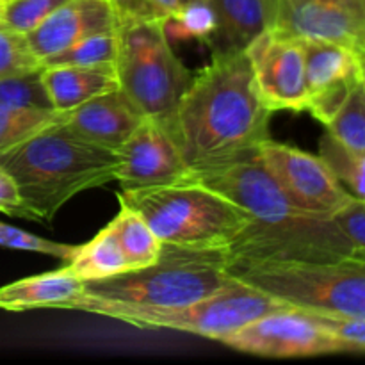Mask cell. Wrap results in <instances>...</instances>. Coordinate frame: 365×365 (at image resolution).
Masks as SVG:
<instances>
[{"mask_svg":"<svg viewBox=\"0 0 365 365\" xmlns=\"http://www.w3.org/2000/svg\"><path fill=\"white\" fill-rule=\"evenodd\" d=\"M269 120L245 50L212 52L182 96L171 134L198 171L253 152L269 138Z\"/></svg>","mask_w":365,"mask_h":365,"instance_id":"1","label":"cell"},{"mask_svg":"<svg viewBox=\"0 0 365 365\" xmlns=\"http://www.w3.org/2000/svg\"><path fill=\"white\" fill-rule=\"evenodd\" d=\"M118 164V150L78 138L61 123V118L0 153V166L14 178L25 207L38 221L52 220L82 191L109 184Z\"/></svg>","mask_w":365,"mask_h":365,"instance_id":"2","label":"cell"},{"mask_svg":"<svg viewBox=\"0 0 365 365\" xmlns=\"http://www.w3.org/2000/svg\"><path fill=\"white\" fill-rule=\"evenodd\" d=\"M118 202L141 214L163 246L191 252H223L252 221L245 209L191 177L121 189Z\"/></svg>","mask_w":365,"mask_h":365,"instance_id":"3","label":"cell"},{"mask_svg":"<svg viewBox=\"0 0 365 365\" xmlns=\"http://www.w3.org/2000/svg\"><path fill=\"white\" fill-rule=\"evenodd\" d=\"M230 280L221 252L163 246L159 260L152 266L86 282L84 296L107 305L177 309L212 294Z\"/></svg>","mask_w":365,"mask_h":365,"instance_id":"4","label":"cell"},{"mask_svg":"<svg viewBox=\"0 0 365 365\" xmlns=\"http://www.w3.org/2000/svg\"><path fill=\"white\" fill-rule=\"evenodd\" d=\"M287 307L291 305L232 277L225 287L212 294L177 309L107 305L82 294L71 303L70 310L110 317L141 330H177L221 342L252 321Z\"/></svg>","mask_w":365,"mask_h":365,"instance_id":"5","label":"cell"},{"mask_svg":"<svg viewBox=\"0 0 365 365\" xmlns=\"http://www.w3.org/2000/svg\"><path fill=\"white\" fill-rule=\"evenodd\" d=\"M116 73L120 89L145 118L173 128L178 103L192 73L171 48L164 20L138 21L118 29Z\"/></svg>","mask_w":365,"mask_h":365,"instance_id":"6","label":"cell"},{"mask_svg":"<svg viewBox=\"0 0 365 365\" xmlns=\"http://www.w3.org/2000/svg\"><path fill=\"white\" fill-rule=\"evenodd\" d=\"M228 273L310 312L365 319V260L327 264H242Z\"/></svg>","mask_w":365,"mask_h":365,"instance_id":"7","label":"cell"},{"mask_svg":"<svg viewBox=\"0 0 365 365\" xmlns=\"http://www.w3.org/2000/svg\"><path fill=\"white\" fill-rule=\"evenodd\" d=\"M225 266L327 264L355 259L353 246L334 216L299 212L274 223L250 221L227 250Z\"/></svg>","mask_w":365,"mask_h":365,"instance_id":"8","label":"cell"},{"mask_svg":"<svg viewBox=\"0 0 365 365\" xmlns=\"http://www.w3.org/2000/svg\"><path fill=\"white\" fill-rule=\"evenodd\" d=\"M221 342L235 351L264 359L348 353L344 342L327 330L312 312L292 305L252 321Z\"/></svg>","mask_w":365,"mask_h":365,"instance_id":"9","label":"cell"},{"mask_svg":"<svg viewBox=\"0 0 365 365\" xmlns=\"http://www.w3.org/2000/svg\"><path fill=\"white\" fill-rule=\"evenodd\" d=\"M260 159L299 210L316 216H334L351 202L321 155L277 143L271 138L257 146Z\"/></svg>","mask_w":365,"mask_h":365,"instance_id":"10","label":"cell"},{"mask_svg":"<svg viewBox=\"0 0 365 365\" xmlns=\"http://www.w3.org/2000/svg\"><path fill=\"white\" fill-rule=\"evenodd\" d=\"M189 177L245 209L255 223H274L303 212L274 180L257 148L230 163L191 171Z\"/></svg>","mask_w":365,"mask_h":365,"instance_id":"11","label":"cell"},{"mask_svg":"<svg viewBox=\"0 0 365 365\" xmlns=\"http://www.w3.org/2000/svg\"><path fill=\"white\" fill-rule=\"evenodd\" d=\"M245 52L252 64L260 96L271 113L307 110L309 91L302 39L271 29L257 36Z\"/></svg>","mask_w":365,"mask_h":365,"instance_id":"12","label":"cell"},{"mask_svg":"<svg viewBox=\"0 0 365 365\" xmlns=\"http://www.w3.org/2000/svg\"><path fill=\"white\" fill-rule=\"evenodd\" d=\"M118 153L120 164L114 171V180L120 182L121 189L173 184L191 175L170 128L152 118H143Z\"/></svg>","mask_w":365,"mask_h":365,"instance_id":"13","label":"cell"},{"mask_svg":"<svg viewBox=\"0 0 365 365\" xmlns=\"http://www.w3.org/2000/svg\"><path fill=\"white\" fill-rule=\"evenodd\" d=\"M305 53L307 110L327 127L360 84V59L355 48L324 39H302Z\"/></svg>","mask_w":365,"mask_h":365,"instance_id":"14","label":"cell"},{"mask_svg":"<svg viewBox=\"0 0 365 365\" xmlns=\"http://www.w3.org/2000/svg\"><path fill=\"white\" fill-rule=\"evenodd\" d=\"M274 29L296 39L356 48L365 32V0H280Z\"/></svg>","mask_w":365,"mask_h":365,"instance_id":"15","label":"cell"},{"mask_svg":"<svg viewBox=\"0 0 365 365\" xmlns=\"http://www.w3.org/2000/svg\"><path fill=\"white\" fill-rule=\"evenodd\" d=\"M113 29H118V20L109 0H68L25 39L43 64L86 36Z\"/></svg>","mask_w":365,"mask_h":365,"instance_id":"16","label":"cell"},{"mask_svg":"<svg viewBox=\"0 0 365 365\" xmlns=\"http://www.w3.org/2000/svg\"><path fill=\"white\" fill-rule=\"evenodd\" d=\"M143 118L123 91L118 89L66 110L61 114V123L93 145L118 150L130 138Z\"/></svg>","mask_w":365,"mask_h":365,"instance_id":"17","label":"cell"},{"mask_svg":"<svg viewBox=\"0 0 365 365\" xmlns=\"http://www.w3.org/2000/svg\"><path fill=\"white\" fill-rule=\"evenodd\" d=\"M217 29L207 41L212 52L246 50V46L277 25L280 0H209Z\"/></svg>","mask_w":365,"mask_h":365,"instance_id":"18","label":"cell"},{"mask_svg":"<svg viewBox=\"0 0 365 365\" xmlns=\"http://www.w3.org/2000/svg\"><path fill=\"white\" fill-rule=\"evenodd\" d=\"M84 294V282L70 267L21 278L0 287V310L25 312L36 309H63Z\"/></svg>","mask_w":365,"mask_h":365,"instance_id":"19","label":"cell"},{"mask_svg":"<svg viewBox=\"0 0 365 365\" xmlns=\"http://www.w3.org/2000/svg\"><path fill=\"white\" fill-rule=\"evenodd\" d=\"M41 78L57 113H66L95 96L120 89V81H118L114 64L43 66Z\"/></svg>","mask_w":365,"mask_h":365,"instance_id":"20","label":"cell"},{"mask_svg":"<svg viewBox=\"0 0 365 365\" xmlns=\"http://www.w3.org/2000/svg\"><path fill=\"white\" fill-rule=\"evenodd\" d=\"M66 266L84 284L130 271V264L109 225L102 228L88 245L78 246L77 253L68 260Z\"/></svg>","mask_w":365,"mask_h":365,"instance_id":"21","label":"cell"},{"mask_svg":"<svg viewBox=\"0 0 365 365\" xmlns=\"http://www.w3.org/2000/svg\"><path fill=\"white\" fill-rule=\"evenodd\" d=\"M127 257L130 269L148 267L159 260L163 253V242L157 239L145 217L130 207L120 203V212L109 223Z\"/></svg>","mask_w":365,"mask_h":365,"instance_id":"22","label":"cell"},{"mask_svg":"<svg viewBox=\"0 0 365 365\" xmlns=\"http://www.w3.org/2000/svg\"><path fill=\"white\" fill-rule=\"evenodd\" d=\"M319 155L334 171L342 187L353 198L365 202V152L346 148L327 132L319 141Z\"/></svg>","mask_w":365,"mask_h":365,"instance_id":"23","label":"cell"},{"mask_svg":"<svg viewBox=\"0 0 365 365\" xmlns=\"http://www.w3.org/2000/svg\"><path fill=\"white\" fill-rule=\"evenodd\" d=\"M61 118L53 109H32L0 103V153L27 141Z\"/></svg>","mask_w":365,"mask_h":365,"instance_id":"24","label":"cell"},{"mask_svg":"<svg viewBox=\"0 0 365 365\" xmlns=\"http://www.w3.org/2000/svg\"><path fill=\"white\" fill-rule=\"evenodd\" d=\"M120 50V34L118 29L95 32L84 39L63 50L57 56L43 61V66L56 64H71V66H98V64H114Z\"/></svg>","mask_w":365,"mask_h":365,"instance_id":"25","label":"cell"},{"mask_svg":"<svg viewBox=\"0 0 365 365\" xmlns=\"http://www.w3.org/2000/svg\"><path fill=\"white\" fill-rule=\"evenodd\" d=\"M217 29V18L209 0H192L182 4L177 13L164 20L166 36L177 41L196 39L207 43Z\"/></svg>","mask_w":365,"mask_h":365,"instance_id":"26","label":"cell"},{"mask_svg":"<svg viewBox=\"0 0 365 365\" xmlns=\"http://www.w3.org/2000/svg\"><path fill=\"white\" fill-rule=\"evenodd\" d=\"M328 134L355 152H365V93L362 82L356 86L334 120L327 125Z\"/></svg>","mask_w":365,"mask_h":365,"instance_id":"27","label":"cell"},{"mask_svg":"<svg viewBox=\"0 0 365 365\" xmlns=\"http://www.w3.org/2000/svg\"><path fill=\"white\" fill-rule=\"evenodd\" d=\"M0 103L32 109H53L52 100L43 84L41 68L31 73L0 78Z\"/></svg>","mask_w":365,"mask_h":365,"instance_id":"28","label":"cell"},{"mask_svg":"<svg viewBox=\"0 0 365 365\" xmlns=\"http://www.w3.org/2000/svg\"><path fill=\"white\" fill-rule=\"evenodd\" d=\"M68 0H0V21L20 34H29Z\"/></svg>","mask_w":365,"mask_h":365,"instance_id":"29","label":"cell"},{"mask_svg":"<svg viewBox=\"0 0 365 365\" xmlns=\"http://www.w3.org/2000/svg\"><path fill=\"white\" fill-rule=\"evenodd\" d=\"M39 68H43L41 61L31 50L25 34L0 21V78L31 73Z\"/></svg>","mask_w":365,"mask_h":365,"instance_id":"30","label":"cell"},{"mask_svg":"<svg viewBox=\"0 0 365 365\" xmlns=\"http://www.w3.org/2000/svg\"><path fill=\"white\" fill-rule=\"evenodd\" d=\"M0 246L9 250H20V252L56 257V259L64 260V262H68L78 250V246L63 245V242L38 237L36 234L21 230V228L13 227V225L2 223V221H0Z\"/></svg>","mask_w":365,"mask_h":365,"instance_id":"31","label":"cell"},{"mask_svg":"<svg viewBox=\"0 0 365 365\" xmlns=\"http://www.w3.org/2000/svg\"><path fill=\"white\" fill-rule=\"evenodd\" d=\"M334 220L353 246L355 259L365 260V202L351 198L348 205L334 214Z\"/></svg>","mask_w":365,"mask_h":365,"instance_id":"32","label":"cell"},{"mask_svg":"<svg viewBox=\"0 0 365 365\" xmlns=\"http://www.w3.org/2000/svg\"><path fill=\"white\" fill-rule=\"evenodd\" d=\"M310 312V310H309ZM316 319L330 330L339 341L344 342L348 353L365 351V319H355V317L330 316V314L312 312Z\"/></svg>","mask_w":365,"mask_h":365,"instance_id":"33","label":"cell"},{"mask_svg":"<svg viewBox=\"0 0 365 365\" xmlns=\"http://www.w3.org/2000/svg\"><path fill=\"white\" fill-rule=\"evenodd\" d=\"M118 20V29L148 20H166L168 14L152 0H109Z\"/></svg>","mask_w":365,"mask_h":365,"instance_id":"34","label":"cell"},{"mask_svg":"<svg viewBox=\"0 0 365 365\" xmlns=\"http://www.w3.org/2000/svg\"><path fill=\"white\" fill-rule=\"evenodd\" d=\"M0 212L13 217L32 220V214L29 212L24 200H21L20 191H18L16 182L2 166H0Z\"/></svg>","mask_w":365,"mask_h":365,"instance_id":"35","label":"cell"},{"mask_svg":"<svg viewBox=\"0 0 365 365\" xmlns=\"http://www.w3.org/2000/svg\"><path fill=\"white\" fill-rule=\"evenodd\" d=\"M152 2L155 4L157 7H160V9H163L168 16L173 13H177V11L182 7V0H152Z\"/></svg>","mask_w":365,"mask_h":365,"instance_id":"36","label":"cell"},{"mask_svg":"<svg viewBox=\"0 0 365 365\" xmlns=\"http://www.w3.org/2000/svg\"><path fill=\"white\" fill-rule=\"evenodd\" d=\"M359 59H360V82H362V88L365 93V53L359 52Z\"/></svg>","mask_w":365,"mask_h":365,"instance_id":"37","label":"cell"},{"mask_svg":"<svg viewBox=\"0 0 365 365\" xmlns=\"http://www.w3.org/2000/svg\"><path fill=\"white\" fill-rule=\"evenodd\" d=\"M356 52H362V53H365V32H364V36L362 38H360V41H359V45H356Z\"/></svg>","mask_w":365,"mask_h":365,"instance_id":"38","label":"cell"},{"mask_svg":"<svg viewBox=\"0 0 365 365\" xmlns=\"http://www.w3.org/2000/svg\"><path fill=\"white\" fill-rule=\"evenodd\" d=\"M185 2H192V0H182V4H185Z\"/></svg>","mask_w":365,"mask_h":365,"instance_id":"39","label":"cell"}]
</instances>
